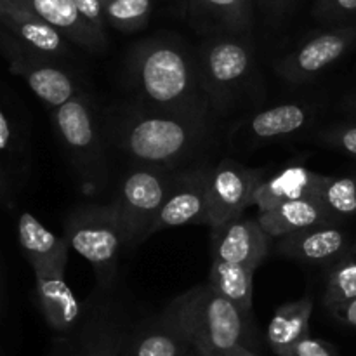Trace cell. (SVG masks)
I'll return each instance as SVG.
<instances>
[{
	"label": "cell",
	"mask_w": 356,
	"mask_h": 356,
	"mask_svg": "<svg viewBox=\"0 0 356 356\" xmlns=\"http://www.w3.org/2000/svg\"><path fill=\"white\" fill-rule=\"evenodd\" d=\"M329 313L336 322L343 323V325L346 327H351V329H356V299L346 302V305H341L329 309Z\"/></svg>",
	"instance_id": "cell-32"
},
{
	"label": "cell",
	"mask_w": 356,
	"mask_h": 356,
	"mask_svg": "<svg viewBox=\"0 0 356 356\" xmlns=\"http://www.w3.org/2000/svg\"><path fill=\"white\" fill-rule=\"evenodd\" d=\"M266 170L247 167L235 160H221L211 167L207 177L209 228L216 229L243 214L250 207V200L264 179Z\"/></svg>",
	"instance_id": "cell-10"
},
{
	"label": "cell",
	"mask_w": 356,
	"mask_h": 356,
	"mask_svg": "<svg viewBox=\"0 0 356 356\" xmlns=\"http://www.w3.org/2000/svg\"><path fill=\"white\" fill-rule=\"evenodd\" d=\"M136 305L118 280L96 287L82 302L79 323L59 336L52 356H120L138 322Z\"/></svg>",
	"instance_id": "cell-4"
},
{
	"label": "cell",
	"mask_w": 356,
	"mask_h": 356,
	"mask_svg": "<svg viewBox=\"0 0 356 356\" xmlns=\"http://www.w3.org/2000/svg\"><path fill=\"white\" fill-rule=\"evenodd\" d=\"M211 167H184L177 172L170 193L152 226L149 236L167 228L188 225L209 226L207 177Z\"/></svg>",
	"instance_id": "cell-13"
},
{
	"label": "cell",
	"mask_w": 356,
	"mask_h": 356,
	"mask_svg": "<svg viewBox=\"0 0 356 356\" xmlns=\"http://www.w3.org/2000/svg\"><path fill=\"white\" fill-rule=\"evenodd\" d=\"M212 257L257 270L270 252V236L257 218L242 214L212 229Z\"/></svg>",
	"instance_id": "cell-14"
},
{
	"label": "cell",
	"mask_w": 356,
	"mask_h": 356,
	"mask_svg": "<svg viewBox=\"0 0 356 356\" xmlns=\"http://www.w3.org/2000/svg\"><path fill=\"white\" fill-rule=\"evenodd\" d=\"M197 61L212 113L226 115L256 70L252 44L238 35H216L202 44Z\"/></svg>",
	"instance_id": "cell-7"
},
{
	"label": "cell",
	"mask_w": 356,
	"mask_h": 356,
	"mask_svg": "<svg viewBox=\"0 0 356 356\" xmlns=\"http://www.w3.org/2000/svg\"><path fill=\"white\" fill-rule=\"evenodd\" d=\"M179 170L134 165L122 177L113 205L125 250L136 249L149 238L152 226L155 225Z\"/></svg>",
	"instance_id": "cell-8"
},
{
	"label": "cell",
	"mask_w": 356,
	"mask_h": 356,
	"mask_svg": "<svg viewBox=\"0 0 356 356\" xmlns=\"http://www.w3.org/2000/svg\"><path fill=\"white\" fill-rule=\"evenodd\" d=\"M285 356H339L334 344L327 343L323 339H315V337H306L299 341L291 351Z\"/></svg>",
	"instance_id": "cell-31"
},
{
	"label": "cell",
	"mask_w": 356,
	"mask_h": 356,
	"mask_svg": "<svg viewBox=\"0 0 356 356\" xmlns=\"http://www.w3.org/2000/svg\"><path fill=\"white\" fill-rule=\"evenodd\" d=\"M268 3H270V6H280V3H284V2H287V0H266Z\"/></svg>",
	"instance_id": "cell-37"
},
{
	"label": "cell",
	"mask_w": 356,
	"mask_h": 356,
	"mask_svg": "<svg viewBox=\"0 0 356 356\" xmlns=\"http://www.w3.org/2000/svg\"><path fill=\"white\" fill-rule=\"evenodd\" d=\"M0 3H16L17 6V0H0Z\"/></svg>",
	"instance_id": "cell-39"
},
{
	"label": "cell",
	"mask_w": 356,
	"mask_h": 356,
	"mask_svg": "<svg viewBox=\"0 0 356 356\" xmlns=\"http://www.w3.org/2000/svg\"><path fill=\"white\" fill-rule=\"evenodd\" d=\"M0 204L6 205V207H10V205H13V193H10L9 181H7L2 169H0Z\"/></svg>",
	"instance_id": "cell-35"
},
{
	"label": "cell",
	"mask_w": 356,
	"mask_h": 356,
	"mask_svg": "<svg viewBox=\"0 0 356 356\" xmlns=\"http://www.w3.org/2000/svg\"><path fill=\"white\" fill-rule=\"evenodd\" d=\"M163 309L184 330L195 350L228 351L247 348L254 351L257 344L254 316L243 315L209 284L183 292Z\"/></svg>",
	"instance_id": "cell-3"
},
{
	"label": "cell",
	"mask_w": 356,
	"mask_h": 356,
	"mask_svg": "<svg viewBox=\"0 0 356 356\" xmlns=\"http://www.w3.org/2000/svg\"><path fill=\"white\" fill-rule=\"evenodd\" d=\"M186 356H202L200 353H198V351L197 350H193V348H191V350L190 351H188V353H186Z\"/></svg>",
	"instance_id": "cell-38"
},
{
	"label": "cell",
	"mask_w": 356,
	"mask_h": 356,
	"mask_svg": "<svg viewBox=\"0 0 356 356\" xmlns=\"http://www.w3.org/2000/svg\"><path fill=\"white\" fill-rule=\"evenodd\" d=\"M103 2H108V0H103Z\"/></svg>",
	"instance_id": "cell-42"
},
{
	"label": "cell",
	"mask_w": 356,
	"mask_h": 356,
	"mask_svg": "<svg viewBox=\"0 0 356 356\" xmlns=\"http://www.w3.org/2000/svg\"><path fill=\"white\" fill-rule=\"evenodd\" d=\"M106 24L124 33H134L148 24L153 0H108L103 2Z\"/></svg>",
	"instance_id": "cell-28"
},
{
	"label": "cell",
	"mask_w": 356,
	"mask_h": 356,
	"mask_svg": "<svg viewBox=\"0 0 356 356\" xmlns=\"http://www.w3.org/2000/svg\"><path fill=\"white\" fill-rule=\"evenodd\" d=\"M257 221L270 238H282L316 226L337 225L336 219L327 212L318 198L287 202L271 211L257 214Z\"/></svg>",
	"instance_id": "cell-22"
},
{
	"label": "cell",
	"mask_w": 356,
	"mask_h": 356,
	"mask_svg": "<svg viewBox=\"0 0 356 356\" xmlns=\"http://www.w3.org/2000/svg\"><path fill=\"white\" fill-rule=\"evenodd\" d=\"M350 252L351 254H356V242L353 243V245H351V249H350Z\"/></svg>",
	"instance_id": "cell-40"
},
{
	"label": "cell",
	"mask_w": 356,
	"mask_h": 356,
	"mask_svg": "<svg viewBox=\"0 0 356 356\" xmlns=\"http://www.w3.org/2000/svg\"><path fill=\"white\" fill-rule=\"evenodd\" d=\"M316 108L309 103L292 101L261 110L236 122L229 139L243 146H261L299 134L313 124Z\"/></svg>",
	"instance_id": "cell-12"
},
{
	"label": "cell",
	"mask_w": 356,
	"mask_h": 356,
	"mask_svg": "<svg viewBox=\"0 0 356 356\" xmlns=\"http://www.w3.org/2000/svg\"><path fill=\"white\" fill-rule=\"evenodd\" d=\"M68 247L92 266L96 287H111L120 280L118 263L124 249L118 216L110 204H80L65 221Z\"/></svg>",
	"instance_id": "cell-6"
},
{
	"label": "cell",
	"mask_w": 356,
	"mask_h": 356,
	"mask_svg": "<svg viewBox=\"0 0 356 356\" xmlns=\"http://www.w3.org/2000/svg\"><path fill=\"white\" fill-rule=\"evenodd\" d=\"M356 44V23L312 35L275 63V73L291 86L313 82Z\"/></svg>",
	"instance_id": "cell-9"
},
{
	"label": "cell",
	"mask_w": 356,
	"mask_h": 356,
	"mask_svg": "<svg viewBox=\"0 0 356 356\" xmlns=\"http://www.w3.org/2000/svg\"><path fill=\"white\" fill-rule=\"evenodd\" d=\"M190 350L191 343L184 330L162 309L138 318L120 356H186Z\"/></svg>",
	"instance_id": "cell-15"
},
{
	"label": "cell",
	"mask_w": 356,
	"mask_h": 356,
	"mask_svg": "<svg viewBox=\"0 0 356 356\" xmlns=\"http://www.w3.org/2000/svg\"><path fill=\"white\" fill-rule=\"evenodd\" d=\"M312 313V298L285 302L273 313V318L266 330V341L275 355L285 356L299 341L309 337Z\"/></svg>",
	"instance_id": "cell-24"
},
{
	"label": "cell",
	"mask_w": 356,
	"mask_h": 356,
	"mask_svg": "<svg viewBox=\"0 0 356 356\" xmlns=\"http://www.w3.org/2000/svg\"><path fill=\"white\" fill-rule=\"evenodd\" d=\"M280 256L306 264H325L343 257L350 252L348 249V233L337 225L316 226L305 232L278 238L275 247Z\"/></svg>",
	"instance_id": "cell-17"
},
{
	"label": "cell",
	"mask_w": 356,
	"mask_h": 356,
	"mask_svg": "<svg viewBox=\"0 0 356 356\" xmlns=\"http://www.w3.org/2000/svg\"><path fill=\"white\" fill-rule=\"evenodd\" d=\"M17 6L37 14L66 40L80 45L86 51L92 54L106 51L108 40L87 23L73 0H17Z\"/></svg>",
	"instance_id": "cell-18"
},
{
	"label": "cell",
	"mask_w": 356,
	"mask_h": 356,
	"mask_svg": "<svg viewBox=\"0 0 356 356\" xmlns=\"http://www.w3.org/2000/svg\"><path fill=\"white\" fill-rule=\"evenodd\" d=\"M101 125L108 146L134 165L159 169H184L212 136V115L167 113L138 103L106 110Z\"/></svg>",
	"instance_id": "cell-1"
},
{
	"label": "cell",
	"mask_w": 356,
	"mask_h": 356,
	"mask_svg": "<svg viewBox=\"0 0 356 356\" xmlns=\"http://www.w3.org/2000/svg\"><path fill=\"white\" fill-rule=\"evenodd\" d=\"M193 23L221 35L243 33L252 24V0H186Z\"/></svg>",
	"instance_id": "cell-23"
},
{
	"label": "cell",
	"mask_w": 356,
	"mask_h": 356,
	"mask_svg": "<svg viewBox=\"0 0 356 356\" xmlns=\"http://www.w3.org/2000/svg\"><path fill=\"white\" fill-rule=\"evenodd\" d=\"M197 351L202 356H257L252 350H247V348H233V350H228V351H207V350H197Z\"/></svg>",
	"instance_id": "cell-34"
},
{
	"label": "cell",
	"mask_w": 356,
	"mask_h": 356,
	"mask_svg": "<svg viewBox=\"0 0 356 356\" xmlns=\"http://www.w3.org/2000/svg\"><path fill=\"white\" fill-rule=\"evenodd\" d=\"M356 299V259L348 252L327 266L323 306L332 309Z\"/></svg>",
	"instance_id": "cell-26"
},
{
	"label": "cell",
	"mask_w": 356,
	"mask_h": 356,
	"mask_svg": "<svg viewBox=\"0 0 356 356\" xmlns=\"http://www.w3.org/2000/svg\"><path fill=\"white\" fill-rule=\"evenodd\" d=\"M254 271L250 268L240 266L235 263L212 257L211 273L207 284L216 292L228 299L243 315L254 316L252 296H254Z\"/></svg>",
	"instance_id": "cell-25"
},
{
	"label": "cell",
	"mask_w": 356,
	"mask_h": 356,
	"mask_svg": "<svg viewBox=\"0 0 356 356\" xmlns=\"http://www.w3.org/2000/svg\"><path fill=\"white\" fill-rule=\"evenodd\" d=\"M0 306H2V291H0Z\"/></svg>",
	"instance_id": "cell-41"
},
{
	"label": "cell",
	"mask_w": 356,
	"mask_h": 356,
	"mask_svg": "<svg viewBox=\"0 0 356 356\" xmlns=\"http://www.w3.org/2000/svg\"><path fill=\"white\" fill-rule=\"evenodd\" d=\"M38 308L42 316L58 336L68 334L79 323L82 315V302L75 298L65 273H37L35 275Z\"/></svg>",
	"instance_id": "cell-21"
},
{
	"label": "cell",
	"mask_w": 356,
	"mask_h": 356,
	"mask_svg": "<svg viewBox=\"0 0 356 356\" xmlns=\"http://www.w3.org/2000/svg\"><path fill=\"white\" fill-rule=\"evenodd\" d=\"M17 240L33 273H65L70 247L65 236L49 232L35 216L24 212L17 221Z\"/></svg>",
	"instance_id": "cell-19"
},
{
	"label": "cell",
	"mask_w": 356,
	"mask_h": 356,
	"mask_svg": "<svg viewBox=\"0 0 356 356\" xmlns=\"http://www.w3.org/2000/svg\"><path fill=\"white\" fill-rule=\"evenodd\" d=\"M76 9L80 10L87 23L97 31L103 38H106V19H104V10H103V0H73Z\"/></svg>",
	"instance_id": "cell-30"
},
{
	"label": "cell",
	"mask_w": 356,
	"mask_h": 356,
	"mask_svg": "<svg viewBox=\"0 0 356 356\" xmlns=\"http://www.w3.org/2000/svg\"><path fill=\"white\" fill-rule=\"evenodd\" d=\"M9 70L28 83L35 96L52 111L72 101L80 92L73 76L56 65L54 59L44 58L24 49L21 44L3 47Z\"/></svg>",
	"instance_id": "cell-11"
},
{
	"label": "cell",
	"mask_w": 356,
	"mask_h": 356,
	"mask_svg": "<svg viewBox=\"0 0 356 356\" xmlns=\"http://www.w3.org/2000/svg\"><path fill=\"white\" fill-rule=\"evenodd\" d=\"M316 198L337 222L356 216V174L325 176Z\"/></svg>",
	"instance_id": "cell-27"
},
{
	"label": "cell",
	"mask_w": 356,
	"mask_h": 356,
	"mask_svg": "<svg viewBox=\"0 0 356 356\" xmlns=\"http://www.w3.org/2000/svg\"><path fill=\"white\" fill-rule=\"evenodd\" d=\"M325 176L306 169L305 165H289L278 170L268 179H263L256 188L250 207L268 212L282 204L302 198H316Z\"/></svg>",
	"instance_id": "cell-20"
},
{
	"label": "cell",
	"mask_w": 356,
	"mask_h": 356,
	"mask_svg": "<svg viewBox=\"0 0 356 356\" xmlns=\"http://www.w3.org/2000/svg\"><path fill=\"white\" fill-rule=\"evenodd\" d=\"M0 26L6 28L14 40L35 54L49 59L70 54L68 42L58 30L37 14L16 3H0Z\"/></svg>",
	"instance_id": "cell-16"
},
{
	"label": "cell",
	"mask_w": 356,
	"mask_h": 356,
	"mask_svg": "<svg viewBox=\"0 0 356 356\" xmlns=\"http://www.w3.org/2000/svg\"><path fill=\"white\" fill-rule=\"evenodd\" d=\"M14 145L13 122L9 120L6 111L0 108V153H9Z\"/></svg>",
	"instance_id": "cell-33"
},
{
	"label": "cell",
	"mask_w": 356,
	"mask_h": 356,
	"mask_svg": "<svg viewBox=\"0 0 356 356\" xmlns=\"http://www.w3.org/2000/svg\"><path fill=\"white\" fill-rule=\"evenodd\" d=\"M127 83L141 106L167 113L212 115L202 89L197 56L172 38H146L131 49Z\"/></svg>",
	"instance_id": "cell-2"
},
{
	"label": "cell",
	"mask_w": 356,
	"mask_h": 356,
	"mask_svg": "<svg viewBox=\"0 0 356 356\" xmlns=\"http://www.w3.org/2000/svg\"><path fill=\"white\" fill-rule=\"evenodd\" d=\"M56 136L86 190L101 195L110 181L108 141L92 101L80 90L52 113Z\"/></svg>",
	"instance_id": "cell-5"
},
{
	"label": "cell",
	"mask_w": 356,
	"mask_h": 356,
	"mask_svg": "<svg viewBox=\"0 0 356 356\" xmlns=\"http://www.w3.org/2000/svg\"><path fill=\"white\" fill-rule=\"evenodd\" d=\"M313 16L332 26L350 24L346 21L356 16V0H316L313 6Z\"/></svg>",
	"instance_id": "cell-29"
},
{
	"label": "cell",
	"mask_w": 356,
	"mask_h": 356,
	"mask_svg": "<svg viewBox=\"0 0 356 356\" xmlns=\"http://www.w3.org/2000/svg\"><path fill=\"white\" fill-rule=\"evenodd\" d=\"M346 108L348 111H351V113H356V96L350 97V99L346 101Z\"/></svg>",
	"instance_id": "cell-36"
}]
</instances>
